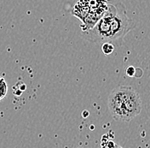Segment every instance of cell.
I'll use <instances>...</instances> for the list:
<instances>
[{
  "label": "cell",
  "mask_w": 150,
  "mask_h": 148,
  "mask_svg": "<svg viewBox=\"0 0 150 148\" xmlns=\"http://www.w3.org/2000/svg\"><path fill=\"white\" fill-rule=\"evenodd\" d=\"M110 11L111 43L114 46L120 47L125 36L135 28V23L127 16V11L121 2L108 3Z\"/></svg>",
  "instance_id": "cell-1"
},
{
  "label": "cell",
  "mask_w": 150,
  "mask_h": 148,
  "mask_svg": "<svg viewBox=\"0 0 150 148\" xmlns=\"http://www.w3.org/2000/svg\"><path fill=\"white\" fill-rule=\"evenodd\" d=\"M115 49V46L112 45V43L110 42H104L103 43V46H102V51L104 53V55L108 56L110 54H112Z\"/></svg>",
  "instance_id": "cell-5"
},
{
  "label": "cell",
  "mask_w": 150,
  "mask_h": 148,
  "mask_svg": "<svg viewBox=\"0 0 150 148\" xmlns=\"http://www.w3.org/2000/svg\"><path fill=\"white\" fill-rule=\"evenodd\" d=\"M123 101L129 121L131 122L142 111V100L138 93L131 87L120 86L115 88Z\"/></svg>",
  "instance_id": "cell-2"
},
{
  "label": "cell",
  "mask_w": 150,
  "mask_h": 148,
  "mask_svg": "<svg viewBox=\"0 0 150 148\" xmlns=\"http://www.w3.org/2000/svg\"><path fill=\"white\" fill-rule=\"evenodd\" d=\"M108 105L110 114L114 120L120 122H125V123L130 122L123 101L120 99V97L119 96L118 93L116 92L115 88L112 90L108 96Z\"/></svg>",
  "instance_id": "cell-3"
},
{
  "label": "cell",
  "mask_w": 150,
  "mask_h": 148,
  "mask_svg": "<svg viewBox=\"0 0 150 148\" xmlns=\"http://www.w3.org/2000/svg\"><path fill=\"white\" fill-rule=\"evenodd\" d=\"M7 92H8V87L6 81L3 77H0V100L5 98Z\"/></svg>",
  "instance_id": "cell-4"
},
{
  "label": "cell",
  "mask_w": 150,
  "mask_h": 148,
  "mask_svg": "<svg viewBox=\"0 0 150 148\" xmlns=\"http://www.w3.org/2000/svg\"><path fill=\"white\" fill-rule=\"evenodd\" d=\"M135 72H136V68H134L132 66H129L126 69V74H128V76H130V77L135 76Z\"/></svg>",
  "instance_id": "cell-6"
}]
</instances>
